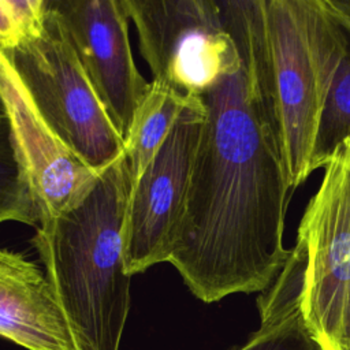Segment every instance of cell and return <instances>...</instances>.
<instances>
[{"label": "cell", "mask_w": 350, "mask_h": 350, "mask_svg": "<svg viewBox=\"0 0 350 350\" xmlns=\"http://www.w3.org/2000/svg\"><path fill=\"white\" fill-rule=\"evenodd\" d=\"M123 139L150 82L137 68L122 0H49Z\"/></svg>", "instance_id": "obj_8"}, {"label": "cell", "mask_w": 350, "mask_h": 350, "mask_svg": "<svg viewBox=\"0 0 350 350\" xmlns=\"http://www.w3.org/2000/svg\"><path fill=\"white\" fill-rule=\"evenodd\" d=\"M0 338L26 350H75L45 272L23 253L0 247Z\"/></svg>", "instance_id": "obj_10"}, {"label": "cell", "mask_w": 350, "mask_h": 350, "mask_svg": "<svg viewBox=\"0 0 350 350\" xmlns=\"http://www.w3.org/2000/svg\"><path fill=\"white\" fill-rule=\"evenodd\" d=\"M46 5V0H0V49L11 51L37 37Z\"/></svg>", "instance_id": "obj_14"}, {"label": "cell", "mask_w": 350, "mask_h": 350, "mask_svg": "<svg viewBox=\"0 0 350 350\" xmlns=\"http://www.w3.org/2000/svg\"><path fill=\"white\" fill-rule=\"evenodd\" d=\"M246 34L294 190L310 171L319 119L340 51L327 0H231Z\"/></svg>", "instance_id": "obj_3"}, {"label": "cell", "mask_w": 350, "mask_h": 350, "mask_svg": "<svg viewBox=\"0 0 350 350\" xmlns=\"http://www.w3.org/2000/svg\"><path fill=\"white\" fill-rule=\"evenodd\" d=\"M224 29L241 59L201 97L200 137L167 262L205 304L265 291L282 271L291 187L243 27L228 7Z\"/></svg>", "instance_id": "obj_1"}, {"label": "cell", "mask_w": 350, "mask_h": 350, "mask_svg": "<svg viewBox=\"0 0 350 350\" xmlns=\"http://www.w3.org/2000/svg\"><path fill=\"white\" fill-rule=\"evenodd\" d=\"M286 260L299 313L319 350H350V138L323 167Z\"/></svg>", "instance_id": "obj_4"}, {"label": "cell", "mask_w": 350, "mask_h": 350, "mask_svg": "<svg viewBox=\"0 0 350 350\" xmlns=\"http://www.w3.org/2000/svg\"><path fill=\"white\" fill-rule=\"evenodd\" d=\"M4 108V103H3V100H1V96H0V109H3Z\"/></svg>", "instance_id": "obj_18"}, {"label": "cell", "mask_w": 350, "mask_h": 350, "mask_svg": "<svg viewBox=\"0 0 350 350\" xmlns=\"http://www.w3.org/2000/svg\"><path fill=\"white\" fill-rule=\"evenodd\" d=\"M187 96L164 83L150 81L149 92L135 111L124 139L123 154L131 186L139 179L163 145L182 112Z\"/></svg>", "instance_id": "obj_11"}, {"label": "cell", "mask_w": 350, "mask_h": 350, "mask_svg": "<svg viewBox=\"0 0 350 350\" xmlns=\"http://www.w3.org/2000/svg\"><path fill=\"white\" fill-rule=\"evenodd\" d=\"M288 314L290 313L260 319V328L256 332H253L249 340L237 350H269L280 334L284 317Z\"/></svg>", "instance_id": "obj_16"}, {"label": "cell", "mask_w": 350, "mask_h": 350, "mask_svg": "<svg viewBox=\"0 0 350 350\" xmlns=\"http://www.w3.org/2000/svg\"><path fill=\"white\" fill-rule=\"evenodd\" d=\"M269 350H319L305 329L299 309L284 317L280 334Z\"/></svg>", "instance_id": "obj_15"}, {"label": "cell", "mask_w": 350, "mask_h": 350, "mask_svg": "<svg viewBox=\"0 0 350 350\" xmlns=\"http://www.w3.org/2000/svg\"><path fill=\"white\" fill-rule=\"evenodd\" d=\"M152 81L202 96L241 59L217 0H122Z\"/></svg>", "instance_id": "obj_6"}, {"label": "cell", "mask_w": 350, "mask_h": 350, "mask_svg": "<svg viewBox=\"0 0 350 350\" xmlns=\"http://www.w3.org/2000/svg\"><path fill=\"white\" fill-rule=\"evenodd\" d=\"M332 10L340 26L342 44L319 119L310 157L312 172L323 168L335 150L350 138V21Z\"/></svg>", "instance_id": "obj_12"}, {"label": "cell", "mask_w": 350, "mask_h": 350, "mask_svg": "<svg viewBox=\"0 0 350 350\" xmlns=\"http://www.w3.org/2000/svg\"><path fill=\"white\" fill-rule=\"evenodd\" d=\"M332 8L350 21V0H328Z\"/></svg>", "instance_id": "obj_17"}, {"label": "cell", "mask_w": 350, "mask_h": 350, "mask_svg": "<svg viewBox=\"0 0 350 350\" xmlns=\"http://www.w3.org/2000/svg\"><path fill=\"white\" fill-rule=\"evenodd\" d=\"M42 31L3 51L44 120L92 170L101 171L124 149L51 1Z\"/></svg>", "instance_id": "obj_5"}, {"label": "cell", "mask_w": 350, "mask_h": 350, "mask_svg": "<svg viewBox=\"0 0 350 350\" xmlns=\"http://www.w3.org/2000/svg\"><path fill=\"white\" fill-rule=\"evenodd\" d=\"M18 221L37 226V206L29 174L10 116L0 109V224Z\"/></svg>", "instance_id": "obj_13"}, {"label": "cell", "mask_w": 350, "mask_h": 350, "mask_svg": "<svg viewBox=\"0 0 350 350\" xmlns=\"http://www.w3.org/2000/svg\"><path fill=\"white\" fill-rule=\"evenodd\" d=\"M0 96L25 160L38 223L57 217L86 196L100 171L88 167L55 134L1 49Z\"/></svg>", "instance_id": "obj_9"}, {"label": "cell", "mask_w": 350, "mask_h": 350, "mask_svg": "<svg viewBox=\"0 0 350 350\" xmlns=\"http://www.w3.org/2000/svg\"><path fill=\"white\" fill-rule=\"evenodd\" d=\"M205 119L202 97L189 94L163 145L130 189L123 231L130 276L168 260Z\"/></svg>", "instance_id": "obj_7"}, {"label": "cell", "mask_w": 350, "mask_h": 350, "mask_svg": "<svg viewBox=\"0 0 350 350\" xmlns=\"http://www.w3.org/2000/svg\"><path fill=\"white\" fill-rule=\"evenodd\" d=\"M124 154L86 196L36 226L30 239L64 313L75 350H119L130 310L123 231L130 197Z\"/></svg>", "instance_id": "obj_2"}]
</instances>
